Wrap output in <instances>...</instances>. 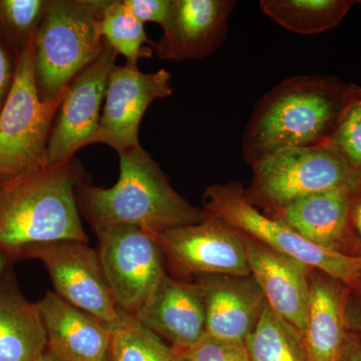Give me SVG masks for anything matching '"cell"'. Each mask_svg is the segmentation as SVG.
<instances>
[{"instance_id": "cell-34", "label": "cell", "mask_w": 361, "mask_h": 361, "mask_svg": "<svg viewBox=\"0 0 361 361\" xmlns=\"http://www.w3.org/2000/svg\"><path fill=\"white\" fill-rule=\"evenodd\" d=\"M37 361H59L58 358L56 357L54 355H51L49 350L45 351L44 355L40 356V358Z\"/></svg>"}, {"instance_id": "cell-19", "label": "cell", "mask_w": 361, "mask_h": 361, "mask_svg": "<svg viewBox=\"0 0 361 361\" xmlns=\"http://www.w3.org/2000/svg\"><path fill=\"white\" fill-rule=\"evenodd\" d=\"M353 192L341 188L308 195L267 215L316 245L342 253Z\"/></svg>"}, {"instance_id": "cell-25", "label": "cell", "mask_w": 361, "mask_h": 361, "mask_svg": "<svg viewBox=\"0 0 361 361\" xmlns=\"http://www.w3.org/2000/svg\"><path fill=\"white\" fill-rule=\"evenodd\" d=\"M49 0H0V37L16 59L35 40Z\"/></svg>"}, {"instance_id": "cell-32", "label": "cell", "mask_w": 361, "mask_h": 361, "mask_svg": "<svg viewBox=\"0 0 361 361\" xmlns=\"http://www.w3.org/2000/svg\"><path fill=\"white\" fill-rule=\"evenodd\" d=\"M336 361H361V338L349 331Z\"/></svg>"}, {"instance_id": "cell-6", "label": "cell", "mask_w": 361, "mask_h": 361, "mask_svg": "<svg viewBox=\"0 0 361 361\" xmlns=\"http://www.w3.org/2000/svg\"><path fill=\"white\" fill-rule=\"evenodd\" d=\"M247 198L267 214L308 195L330 190H357L361 173L329 144L287 149L254 164Z\"/></svg>"}, {"instance_id": "cell-3", "label": "cell", "mask_w": 361, "mask_h": 361, "mask_svg": "<svg viewBox=\"0 0 361 361\" xmlns=\"http://www.w3.org/2000/svg\"><path fill=\"white\" fill-rule=\"evenodd\" d=\"M118 156L120 178L115 186L104 189L82 179L78 183V210L94 229L133 226L156 235L204 219L203 210L171 186L168 176L142 146Z\"/></svg>"}, {"instance_id": "cell-2", "label": "cell", "mask_w": 361, "mask_h": 361, "mask_svg": "<svg viewBox=\"0 0 361 361\" xmlns=\"http://www.w3.org/2000/svg\"><path fill=\"white\" fill-rule=\"evenodd\" d=\"M75 160L0 180V250L11 259L30 247L61 241L89 243L80 217Z\"/></svg>"}, {"instance_id": "cell-8", "label": "cell", "mask_w": 361, "mask_h": 361, "mask_svg": "<svg viewBox=\"0 0 361 361\" xmlns=\"http://www.w3.org/2000/svg\"><path fill=\"white\" fill-rule=\"evenodd\" d=\"M106 281L116 305L135 316L166 274L164 253L149 233L133 226L94 229Z\"/></svg>"}, {"instance_id": "cell-9", "label": "cell", "mask_w": 361, "mask_h": 361, "mask_svg": "<svg viewBox=\"0 0 361 361\" xmlns=\"http://www.w3.org/2000/svg\"><path fill=\"white\" fill-rule=\"evenodd\" d=\"M37 259L49 272L56 293L96 316L111 330L122 319L97 251L89 243L61 241L26 248L16 259Z\"/></svg>"}, {"instance_id": "cell-17", "label": "cell", "mask_w": 361, "mask_h": 361, "mask_svg": "<svg viewBox=\"0 0 361 361\" xmlns=\"http://www.w3.org/2000/svg\"><path fill=\"white\" fill-rule=\"evenodd\" d=\"M47 350L59 361H102L111 353V330L96 316L47 292L37 303Z\"/></svg>"}, {"instance_id": "cell-10", "label": "cell", "mask_w": 361, "mask_h": 361, "mask_svg": "<svg viewBox=\"0 0 361 361\" xmlns=\"http://www.w3.org/2000/svg\"><path fill=\"white\" fill-rule=\"evenodd\" d=\"M204 214L200 223L153 235L171 265L183 276L251 275L246 235L218 218Z\"/></svg>"}, {"instance_id": "cell-14", "label": "cell", "mask_w": 361, "mask_h": 361, "mask_svg": "<svg viewBox=\"0 0 361 361\" xmlns=\"http://www.w3.org/2000/svg\"><path fill=\"white\" fill-rule=\"evenodd\" d=\"M135 317L180 355L206 334L205 305L200 287L196 282L175 279L167 273Z\"/></svg>"}, {"instance_id": "cell-29", "label": "cell", "mask_w": 361, "mask_h": 361, "mask_svg": "<svg viewBox=\"0 0 361 361\" xmlns=\"http://www.w3.org/2000/svg\"><path fill=\"white\" fill-rule=\"evenodd\" d=\"M342 253L361 259V186L351 197L348 231Z\"/></svg>"}, {"instance_id": "cell-21", "label": "cell", "mask_w": 361, "mask_h": 361, "mask_svg": "<svg viewBox=\"0 0 361 361\" xmlns=\"http://www.w3.org/2000/svg\"><path fill=\"white\" fill-rule=\"evenodd\" d=\"M360 1L262 0L260 8L278 25L298 35H317L336 27Z\"/></svg>"}, {"instance_id": "cell-4", "label": "cell", "mask_w": 361, "mask_h": 361, "mask_svg": "<svg viewBox=\"0 0 361 361\" xmlns=\"http://www.w3.org/2000/svg\"><path fill=\"white\" fill-rule=\"evenodd\" d=\"M106 0H49L33 42L37 92L51 101L104 49L101 21Z\"/></svg>"}, {"instance_id": "cell-18", "label": "cell", "mask_w": 361, "mask_h": 361, "mask_svg": "<svg viewBox=\"0 0 361 361\" xmlns=\"http://www.w3.org/2000/svg\"><path fill=\"white\" fill-rule=\"evenodd\" d=\"M350 288L315 269L310 272V296L303 338L310 361H336L349 334L346 302Z\"/></svg>"}, {"instance_id": "cell-23", "label": "cell", "mask_w": 361, "mask_h": 361, "mask_svg": "<svg viewBox=\"0 0 361 361\" xmlns=\"http://www.w3.org/2000/svg\"><path fill=\"white\" fill-rule=\"evenodd\" d=\"M102 37L127 65L137 66L140 59L153 56L155 42L149 39L144 23L130 13L123 0H106L101 21Z\"/></svg>"}, {"instance_id": "cell-35", "label": "cell", "mask_w": 361, "mask_h": 361, "mask_svg": "<svg viewBox=\"0 0 361 361\" xmlns=\"http://www.w3.org/2000/svg\"><path fill=\"white\" fill-rule=\"evenodd\" d=\"M102 361H114L113 357H111V353H110V355H109L108 356H106V358H104V360H102Z\"/></svg>"}, {"instance_id": "cell-27", "label": "cell", "mask_w": 361, "mask_h": 361, "mask_svg": "<svg viewBox=\"0 0 361 361\" xmlns=\"http://www.w3.org/2000/svg\"><path fill=\"white\" fill-rule=\"evenodd\" d=\"M182 356L185 361H251L244 342L223 341L207 334Z\"/></svg>"}, {"instance_id": "cell-16", "label": "cell", "mask_w": 361, "mask_h": 361, "mask_svg": "<svg viewBox=\"0 0 361 361\" xmlns=\"http://www.w3.org/2000/svg\"><path fill=\"white\" fill-rule=\"evenodd\" d=\"M200 287L206 313V334L223 341L244 342L267 305L252 275H202Z\"/></svg>"}, {"instance_id": "cell-5", "label": "cell", "mask_w": 361, "mask_h": 361, "mask_svg": "<svg viewBox=\"0 0 361 361\" xmlns=\"http://www.w3.org/2000/svg\"><path fill=\"white\" fill-rule=\"evenodd\" d=\"M202 210L311 269L326 273L353 290H361L360 258L316 245L284 223L263 213L250 203L240 183L206 188Z\"/></svg>"}, {"instance_id": "cell-22", "label": "cell", "mask_w": 361, "mask_h": 361, "mask_svg": "<svg viewBox=\"0 0 361 361\" xmlns=\"http://www.w3.org/2000/svg\"><path fill=\"white\" fill-rule=\"evenodd\" d=\"M244 344L251 361H310L302 334L268 304Z\"/></svg>"}, {"instance_id": "cell-33", "label": "cell", "mask_w": 361, "mask_h": 361, "mask_svg": "<svg viewBox=\"0 0 361 361\" xmlns=\"http://www.w3.org/2000/svg\"><path fill=\"white\" fill-rule=\"evenodd\" d=\"M11 256L6 252L0 250V277H1L2 273L6 270V267L8 261L11 260Z\"/></svg>"}, {"instance_id": "cell-28", "label": "cell", "mask_w": 361, "mask_h": 361, "mask_svg": "<svg viewBox=\"0 0 361 361\" xmlns=\"http://www.w3.org/2000/svg\"><path fill=\"white\" fill-rule=\"evenodd\" d=\"M123 2L144 25L157 23L164 30L170 23L172 0H123Z\"/></svg>"}, {"instance_id": "cell-11", "label": "cell", "mask_w": 361, "mask_h": 361, "mask_svg": "<svg viewBox=\"0 0 361 361\" xmlns=\"http://www.w3.org/2000/svg\"><path fill=\"white\" fill-rule=\"evenodd\" d=\"M104 42L99 58L80 71L66 89L47 142L49 167L73 160L77 152L96 142L106 82L118 56Z\"/></svg>"}, {"instance_id": "cell-7", "label": "cell", "mask_w": 361, "mask_h": 361, "mask_svg": "<svg viewBox=\"0 0 361 361\" xmlns=\"http://www.w3.org/2000/svg\"><path fill=\"white\" fill-rule=\"evenodd\" d=\"M33 42L18 58L13 87L0 111V180L49 167L47 142L68 89L51 101L40 99Z\"/></svg>"}, {"instance_id": "cell-12", "label": "cell", "mask_w": 361, "mask_h": 361, "mask_svg": "<svg viewBox=\"0 0 361 361\" xmlns=\"http://www.w3.org/2000/svg\"><path fill=\"white\" fill-rule=\"evenodd\" d=\"M171 80L172 75L164 68L144 73L137 66H114L106 82L96 142L108 145L118 155L141 146L142 118L156 99L172 94Z\"/></svg>"}, {"instance_id": "cell-26", "label": "cell", "mask_w": 361, "mask_h": 361, "mask_svg": "<svg viewBox=\"0 0 361 361\" xmlns=\"http://www.w3.org/2000/svg\"><path fill=\"white\" fill-rule=\"evenodd\" d=\"M329 142L361 173V87L358 85H348L343 109Z\"/></svg>"}, {"instance_id": "cell-31", "label": "cell", "mask_w": 361, "mask_h": 361, "mask_svg": "<svg viewBox=\"0 0 361 361\" xmlns=\"http://www.w3.org/2000/svg\"><path fill=\"white\" fill-rule=\"evenodd\" d=\"M348 330L361 338V290H349L346 302Z\"/></svg>"}, {"instance_id": "cell-30", "label": "cell", "mask_w": 361, "mask_h": 361, "mask_svg": "<svg viewBox=\"0 0 361 361\" xmlns=\"http://www.w3.org/2000/svg\"><path fill=\"white\" fill-rule=\"evenodd\" d=\"M16 61L18 59L0 37V111L13 87Z\"/></svg>"}, {"instance_id": "cell-20", "label": "cell", "mask_w": 361, "mask_h": 361, "mask_svg": "<svg viewBox=\"0 0 361 361\" xmlns=\"http://www.w3.org/2000/svg\"><path fill=\"white\" fill-rule=\"evenodd\" d=\"M47 348L37 304L16 287H0V361H37Z\"/></svg>"}, {"instance_id": "cell-13", "label": "cell", "mask_w": 361, "mask_h": 361, "mask_svg": "<svg viewBox=\"0 0 361 361\" xmlns=\"http://www.w3.org/2000/svg\"><path fill=\"white\" fill-rule=\"evenodd\" d=\"M232 0H172L170 23L153 47L161 61L208 58L225 40Z\"/></svg>"}, {"instance_id": "cell-24", "label": "cell", "mask_w": 361, "mask_h": 361, "mask_svg": "<svg viewBox=\"0 0 361 361\" xmlns=\"http://www.w3.org/2000/svg\"><path fill=\"white\" fill-rule=\"evenodd\" d=\"M111 355L114 361H185L167 342L126 312L111 329Z\"/></svg>"}, {"instance_id": "cell-15", "label": "cell", "mask_w": 361, "mask_h": 361, "mask_svg": "<svg viewBox=\"0 0 361 361\" xmlns=\"http://www.w3.org/2000/svg\"><path fill=\"white\" fill-rule=\"evenodd\" d=\"M246 249L249 269L264 294L266 302L274 312L303 334L312 269L248 235Z\"/></svg>"}, {"instance_id": "cell-1", "label": "cell", "mask_w": 361, "mask_h": 361, "mask_svg": "<svg viewBox=\"0 0 361 361\" xmlns=\"http://www.w3.org/2000/svg\"><path fill=\"white\" fill-rule=\"evenodd\" d=\"M348 85L338 78L297 75L264 94L242 137V156L253 166L267 157L329 144L345 102Z\"/></svg>"}]
</instances>
